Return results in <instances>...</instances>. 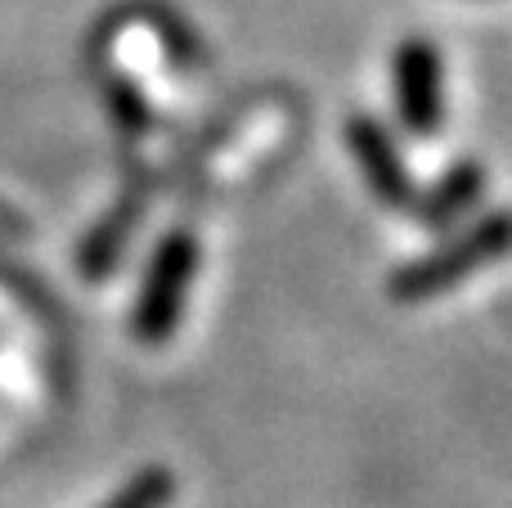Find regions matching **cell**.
I'll list each match as a JSON object with an SVG mask.
<instances>
[{
    "label": "cell",
    "instance_id": "cell-1",
    "mask_svg": "<svg viewBox=\"0 0 512 508\" xmlns=\"http://www.w3.org/2000/svg\"><path fill=\"white\" fill-rule=\"evenodd\" d=\"M512 252V212H490L481 221L463 225L459 234L432 248L427 257H414L387 279V293L396 302H427L436 293H450L477 270L495 266Z\"/></svg>",
    "mask_w": 512,
    "mask_h": 508
},
{
    "label": "cell",
    "instance_id": "cell-5",
    "mask_svg": "<svg viewBox=\"0 0 512 508\" xmlns=\"http://www.w3.org/2000/svg\"><path fill=\"white\" fill-rule=\"evenodd\" d=\"M481 194H486V171L472 158H463L427 189L423 203H414V212L423 225H450V221H459L468 207H477Z\"/></svg>",
    "mask_w": 512,
    "mask_h": 508
},
{
    "label": "cell",
    "instance_id": "cell-6",
    "mask_svg": "<svg viewBox=\"0 0 512 508\" xmlns=\"http://www.w3.org/2000/svg\"><path fill=\"white\" fill-rule=\"evenodd\" d=\"M171 500H176V477L153 464V468H140V473L126 477L122 491L99 508H167Z\"/></svg>",
    "mask_w": 512,
    "mask_h": 508
},
{
    "label": "cell",
    "instance_id": "cell-2",
    "mask_svg": "<svg viewBox=\"0 0 512 508\" xmlns=\"http://www.w3.org/2000/svg\"><path fill=\"white\" fill-rule=\"evenodd\" d=\"M198 279V239L189 230L162 234L153 248L149 270L140 279V293L131 306V333L144 347H162L171 333L185 324V306Z\"/></svg>",
    "mask_w": 512,
    "mask_h": 508
},
{
    "label": "cell",
    "instance_id": "cell-3",
    "mask_svg": "<svg viewBox=\"0 0 512 508\" xmlns=\"http://www.w3.org/2000/svg\"><path fill=\"white\" fill-rule=\"evenodd\" d=\"M391 86H396V117L409 135L432 140L445 126V59L441 45L427 36H409L391 54Z\"/></svg>",
    "mask_w": 512,
    "mask_h": 508
},
{
    "label": "cell",
    "instance_id": "cell-4",
    "mask_svg": "<svg viewBox=\"0 0 512 508\" xmlns=\"http://www.w3.org/2000/svg\"><path fill=\"white\" fill-rule=\"evenodd\" d=\"M346 149H351L355 167H360L369 194L382 207H414V180L400 158V144L373 113H351L346 117Z\"/></svg>",
    "mask_w": 512,
    "mask_h": 508
},
{
    "label": "cell",
    "instance_id": "cell-7",
    "mask_svg": "<svg viewBox=\"0 0 512 508\" xmlns=\"http://www.w3.org/2000/svg\"><path fill=\"white\" fill-rule=\"evenodd\" d=\"M113 108H117V122H122L126 131H140L144 126V99L135 95L131 86H113Z\"/></svg>",
    "mask_w": 512,
    "mask_h": 508
}]
</instances>
